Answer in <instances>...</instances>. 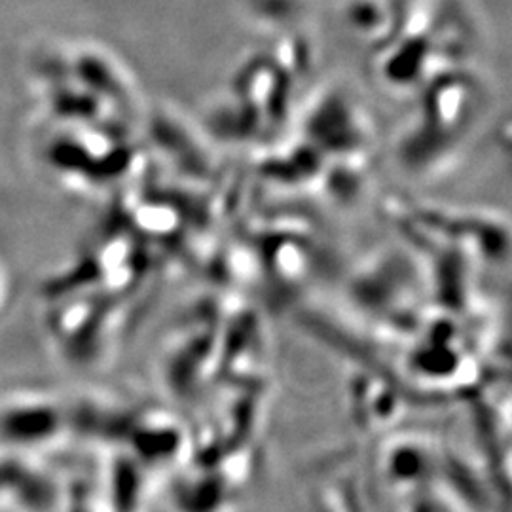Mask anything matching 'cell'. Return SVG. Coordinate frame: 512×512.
Listing matches in <instances>:
<instances>
[{
  "instance_id": "1",
  "label": "cell",
  "mask_w": 512,
  "mask_h": 512,
  "mask_svg": "<svg viewBox=\"0 0 512 512\" xmlns=\"http://www.w3.org/2000/svg\"><path fill=\"white\" fill-rule=\"evenodd\" d=\"M61 412L50 403L10 404L2 414L0 425L4 435L18 442H40L52 439L61 431Z\"/></svg>"
}]
</instances>
